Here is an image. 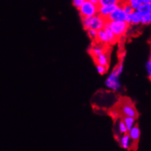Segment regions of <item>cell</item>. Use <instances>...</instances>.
Returning a JSON list of instances; mask_svg holds the SVG:
<instances>
[{"label": "cell", "mask_w": 151, "mask_h": 151, "mask_svg": "<svg viewBox=\"0 0 151 151\" xmlns=\"http://www.w3.org/2000/svg\"><path fill=\"white\" fill-rule=\"evenodd\" d=\"M127 14L124 12L123 7L121 5H119V7L116 9L114 11H113L109 16H108L106 19V21H125L126 22Z\"/></svg>", "instance_id": "8992f818"}, {"label": "cell", "mask_w": 151, "mask_h": 151, "mask_svg": "<svg viewBox=\"0 0 151 151\" xmlns=\"http://www.w3.org/2000/svg\"><path fill=\"white\" fill-rule=\"evenodd\" d=\"M116 111L118 113L119 116L123 117H132L134 118L138 117V112L135 106L129 99L123 98L120 103H118V106L116 108Z\"/></svg>", "instance_id": "6da1fadb"}, {"label": "cell", "mask_w": 151, "mask_h": 151, "mask_svg": "<svg viewBox=\"0 0 151 151\" xmlns=\"http://www.w3.org/2000/svg\"><path fill=\"white\" fill-rule=\"evenodd\" d=\"M107 70H108V67L104 65H97V70L99 72V74L104 75L106 73Z\"/></svg>", "instance_id": "7402d4cb"}, {"label": "cell", "mask_w": 151, "mask_h": 151, "mask_svg": "<svg viewBox=\"0 0 151 151\" xmlns=\"http://www.w3.org/2000/svg\"><path fill=\"white\" fill-rule=\"evenodd\" d=\"M124 0H99V6L111 5V4H120Z\"/></svg>", "instance_id": "e0dca14e"}, {"label": "cell", "mask_w": 151, "mask_h": 151, "mask_svg": "<svg viewBox=\"0 0 151 151\" xmlns=\"http://www.w3.org/2000/svg\"><path fill=\"white\" fill-rule=\"evenodd\" d=\"M106 25L111 29L116 37L120 39L126 34L130 24L125 21H106Z\"/></svg>", "instance_id": "3957f363"}, {"label": "cell", "mask_w": 151, "mask_h": 151, "mask_svg": "<svg viewBox=\"0 0 151 151\" xmlns=\"http://www.w3.org/2000/svg\"><path fill=\"white\" fill-rule=\"evenodd\" d=\"M105 51H106V49L104 46H97V45H96V46H93V47L90 49V55L92 56V57L94 58V57L100 55V54H102V53L105 52Z\"/></svg>", "instance_id": "4fadbf2b"}, {"label": "cell", "mask_w": 151, "mask_h": 151, "mask_svg": "<svg viewBox=\"0 0 151 151\" xmlns=\"http://www.w3.org/2000/svg\"><path fill=\"white\" fill-rule=\"evenodd\" d=\"M120 145L124 149H128L132 145L131 138H130L129 136H128V134L127 133L126 134H124V135L121 137V139L120 140Z\"/></svg>", "instance_id": "5bb4252c"}, {"label": "cell", "mask_w": 151, "mask_h": 151, "mask_svg": "<svg viewBox=\"0 0 151 151\" xmlns=\"http://www.w3.org/2000/svg\"><path fill=\"white\" fill-rule=\"evenodd\" d=\"M151 23V13H147V14L144 15L142 19L141 23L143 25H148L150 24Z\"/></svg>", "instance_id": "ffe728a7"}, {"label": "cell", "mask_w": 151, "mask_h": 151, "mask_svg": "<svg viewBox=\"0 0 151 151\" xmlns=\"http://www.w3.org/2000/svg\"><path fill=\"white\" fill-rule=\"evenodd\" d=\"M120 5H121V7H123V10H124V12L126 13L127 15L131 14V13L134 12V9H133L132 7H131V6L128 3H127L125 0L121 3V4H120Z\"/></svg>", "instance_id": "ac0fdd59"}, {"label": "cell", "mask_w": 151, "mask_h": 151, "mask_svg": "<svg viewBox=\"0 0 151 151\" xmlns=\"http://www.w3.org/2000/svg\"><path fill=\"white\" fill-rule=\"evenodd\" d=\"M142 16L143 15L140 12H139L137 10H134V12L130 15V19H131L130 25H137L141 23Z\"/></svg>", "instance_id": "8fae6325"}, {"label": "cell", "mask_w": 151, "mask_h": 151, "mask_svg": "<svg viewBox=\"0 0 151 151\" xmlns=\"http://www.w3.org/2000/svg\"><path fill=\"white\" fill-rule=\"evenodd\" d=\"M120 4H111V5H104L99 6V11L98 14L100 15L102 17L106 19L108 16H109L113 11L116 10L119 7Z\"/></svg>", "instance_id": "52a82bcc"}, {"label": "cell", "mask_w": 151, "mask_h": 151, "mask_svg": "<svg viewBox=\"0 0 151 151\" xmlns=\"http://www.w3.org/2000/svg\"><path fill=\"white\" fill-rule=\"evenodd\" d=\"M104 29L105 30L106 33L107 35V37H108V40H109V45H113L116 42L118 41L119 39L116 37V36L113 34V32L111 31V29H110L109 28V27L106 24L104 26Z\"/></svg>", "instance_id": "7c38bea8"}, {"label": "cell", "mask_w": 151, "mask_h": 151, "mask_svg": "<svg viewBox=\"0 0 151 151\" xmlns=\"http://www.w3.org/2000/svg\"><path fill=\"white\" fill-rule=\"evenodd\" d=\"M142 2L145 4H151V0H142Z\"/></svg>", "instance_id": "4316f807"}, {"label": "cell", "mask_w": 151, "mask_h": 151, "mask_svg": "<svg viewBox=\"0 0 151 151\" xmlns=\"http://www.w3.org/2000/svg\"><path fill=\"white\" fill-rule=\"evenodd\" d=\"M87 1H90V2L93 3V4H96L99 5V0H87Z\"/></svg>", "instance_id": "484cf974"}, {"label": "cell", "mask_w": 151, "mask_h": 151, "mask_svg": "<svg viewBox=\"0 0 151 151\" xmlns=\"http://www.w3.org/2000/svg\"><path fill=\"white\" fill-rule=\"evenodd\" d=\"M128 132V134L130 138H131V141H133V142H135L137 144L140 137V129L139 128L138 125H134L132 128Z\"/></svg>", "instance_id": "ba28073f"}, {"label": "cell", "mask_w": 151, "mask_h": 151, "mask_svg": "<svg viewBox=\"0 0 151 151\" xmlns=\"http://www.w3.org/2000/svg\"><path fill=\"white\" fill-rule=\"evenodd\" d=\"M123 70V63L121 61L120 64L117 65V67L114 69L109 76L106 81V85L109 88L111 89L114 91L119 90L120 87V81H119V77L122 73Z\"/></svg>", "instance_id": "277c9868"}, {"label": "cell", "mask_w": 151, "mask_h": 151, "mask_svg": "<svg viewBox=\"0 0 151 151\" xmlns=\"http://www.w3.org/2000/svg\"><path fill=\"white\" fill-rule=\"evenodd\" d=\"M79 10L80 16L81 18L91 17L98 14L99 5L86 0L78 9Z\"/></svg>", "instance_id": "5b68a950"}, {"label": "cell", "mask_w": 151, "mask_h": 151, "mask_svg": "<svg viewBox=\"0 0 151 151\" xmlns=\"http://www.w3.org/2000/svg\"><path fill=\"white\" fill-rule=\"evenodd\" d=\"M86 0H73V4L74 7H76L77 9H78L80 7V6Z\"/></svg>", "instance_id": "cb8c5ba5"}, {"label": "cell", "mask_w": 151, "mask_h": 151, "mask_svg": "<svg viewBox=\"0 0 151 151\" xmlns=\"http://www.w3.org/2000/svg\"><path fill=\"white\" fill-rule=\"evenodd\" d=\"M137 10L140 12L143 16L147 14V13H151V4L142 3V4H140V5L139 6L138 8L137 9Z\"/></svg>", "instance_id": "9a60e30c"}, {"label": "cell", "mask_w": 151, "mask_h": 151, "mask_svg": "<svg viewBox=\"0 0 151 151\" xmlns=\"http://www.w3.org/2000/svg\"><path fill=\"white\" fill-rule=\"evenodd\" d=\"M95 41L101 43V45H109L108 37H107V35L104 28L98 31L97 37H96Z\"/></svg>", "instance_id": "30bf717a"}, {"label": "cell", "mask_w": 151, "mask_h": 151, "mask_svg": "<svg viewBox=\"0 0 151 151\" xmlns=\"http://www.w3.org/2000/svg\"><path fill=\"white\" fill-rule=\"evenodd\" d=\"M127 3L131 6L134 10H137L140 4H142V0H125Z\"/></svg>", "instance_id": "d6986e66"}, {"label": "cell", "mask_w": 151, "mask_h": 151, "mask_svg": "<svg viewBox=\"0 0 151 151\" xmlns=\"http://www.w3.org/2000/svg\"><path fill=\"white\" fill-rule=\"evenodd\" d=\"M146 69H147V74L149 76V78H150L151 76V60L150 58L149 59V60L147 61V64H146Z\"/></svg>", "instance_id": "d4e9b609"}, {"label": "cell", "mask_w": 151, "mask_h": 151, "mask_svg": "<svg viewBox=\"0 0 151 151\" xmlns=\"http://www.w3.org/2000/svg\"><path fill=\"white\" fill-rule=\"evenodd\" d=\"M81 19H82L83 27L86 30L89 29H93L99 31L104 28L106 24V22L105 18L102 17L99 14L94 16H91V17L81 18Z\"/></svg>", "instance_id": "7a4b0ae2"}, {"label": "cell", "mask_w": 151, "mask_h": 151, "mask_svg": "<svg viewBox=\"0 0 151 151\" xmlns=\"http://www.w3.org/2000/svg\"><path fill=\"white\" fill-rule=\"evenodd\" d=\"M136 119L134 117H122V120L123 121V123L126 125L127 130L128 131L132 128L133 126L134 125V122H135Z\"/></svg>", "instance_id": "2e32d148"}, {"label": "cell", "mask_w": 151, "mask_h": 151, "mask_svg": "<svg viewBox=\"0 0 151 151\" xmlns=\"http://www.w3.org/2000/svg\"><path fill=\"white\" fill-rule=\"evenodd\" d=\"M94 61L96 63V65H101L106 66L108 67L109 65V57L108 53L106 51L102 53L100 55L94 57Z\"/></svg>", "instance_id": "9c48e42d"}, {"label": "cell", "mask_w": 151, "mask_h": 151, "mask_svg": "<svg viewBox=\"0 0 151 151\" xmlns=\"http://www.w3.org/2000/svg\"><path fill=\"white\" fill-rule=\"evenodd\" d=\"M119 130H120V132L121 133V134H126V133H128V130H127V128L126 126V125H125V123H123V121L121 120L120 121V125H119Z\"/></svg>", "instance_id": "603a6c76"}, {"label": "cell", "mask_w": 151, "mask_h": 151, "mask_svg": "<svg viewBox=\"0 0 151 151\" xmlns=\"http://www.w3.org/2000/svg\"><path fill=\"white\" fill-rule=\"evenodd\" d=\"M87 33H88V35L92 40H96V37H97V33L98 31L96 29H89L87 30Z\"/></svg>", "instance_id": "44dd1931"}]
</instances>
